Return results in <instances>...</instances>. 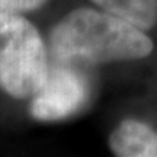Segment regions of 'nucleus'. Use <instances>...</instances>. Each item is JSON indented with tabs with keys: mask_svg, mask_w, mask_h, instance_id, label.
I'll list each match as a JSON object with an SVG mask.
<instances>
[{
	"mask_svg": "<svg viewBox=\"0 0 157 157\" xmlns=\"http://www.w3.org/2000/svg\"><path fill=\"white\" fill-rule=\"evenodd\" d=\"M153 48L146 31L105 10L87 7L67 13L50 34L52 60L82 68L140 60Z\"/></svg>",
	"mask_w": 157,
	"mask_h": 157,
	"instance_id": "obj_1",
	"label": "nucleus"
},
{
	"mask_svg": "<svg viewBox=\"0 0 157 157\" xmlns=\"http://www.w3.org/2000/svg\"><path fill=\"white\" fill-rule=\"evenodd\" d=\"M50 70L47 48L28 19L0 7V89L15 99L38 92Z\"/></svg>",
	"mask_w": 157,
	"mask_h": 157,
	"instance_id": "obj_2",
	"label": "nucleus"
},
{
	"mask_svg": "<svg viewBox=\"0 0 157 157\" xmlns=\"http://www.w3.org/2000/svg\"><path fill=\"white\" fill-rule=\"evenodd\" d=\"M89 95L90 84L84 68L54 61L45 83L32 96L29 112L38 121H60L80 111Z\"/></svg>",
	"mask_w": 157,
	"mask_h": 157,
	"instance_id": "obj_3",
	"label": "nucleus"
},
{
	"mask_svg": "<svg viewBox=\"0 0 157 157\" xmlns=\"http://www.w3.org/2000/svg\"><path fill=\"white\" fill-rule=\"evenodd\" d=\"M109 147L119 157H157V132L144 122L125 119L111 134Z\"/></svg>",
	"mask_w": 157,
	"mask_h": 157,
	"instance_id": "obj_4",
	"label": "nucleus"
},
{
	"mask_svg": "<svg viewBox=\"0 0 157 157\" xmlns=\"http://www.w3.org/2000/svg\"><path fill=\"white\" fill-rule=\"evenodd\" d=\"M102 10L128 21L143 31L157 23V0H90Z\"/></svg>",
	"mask_w": 157,
	"mask_h": 157,
	"instance_id": "obj_5",
	"label": "nucleus"
},
{
	"mask_svg": "<svg viewBox=\"0 0 157 157\" xmlns=\"http://www.w3.org/2000/svg\"><path fill=\"white\" fill-rule=\"evenodd\" d=\"M47 2L48 0H0V7L16 13H26L38 10Z\"/></svg>",
	"mask_w": 157,
	"mask_h": 157,
	"instance_id": "obj_6",
	"label": "nucleus"
}]
</instances>
